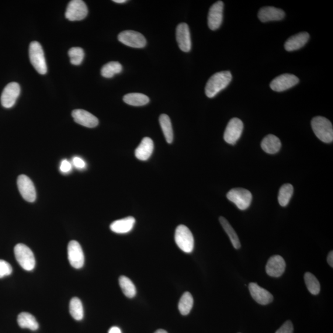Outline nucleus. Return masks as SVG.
I'll return each instance as SVG.
<instances>
[{
  "mask_svg": "<svg viewBox=\"0 0 333 333\" xmlns=\"http://www.w3.org/2000/svg\"><path fill=\"white\" fill-rule=\"evenodd\" d=\"M304 280L309 292L313 295H319L320 292V284L318 279L310 272L305 273Z\"/></svg>",
  "mask_w": 333,
  "mask_h": 333,
  "instance_id": "nucleus-33",
  "label": "nucleus"
},
{
  "mask_svg": "<svg viewBox=\"0 0 333 333\" xmlns=\"http://www.w3.org/2000/svg\"><path fill=\"white\" fill-rule=\"evenodd\" d=\"M194 300L191 294L186 292L182 295L179 303V310L183 316L190 314L193 307Z\"/></svg>",
  "mask_w": 333,
  "mask_h": 333,
  "instance_id": "nucleus-29",
  "label": "nucleus"
},
{
  "mask_svg": "<svg viewBox=\"0 0 333 333\" xmlns=\"http://www.w3.org/2000/svg\"><path fill=\"white\" fill-rule=\"evenodd\" d=\"M294 327L291 321H287L275 333H293Z\"/></svg>",
  "mask_w": 333,
  "mask_h": 333,
  "instance_id": "nucleus-36",
  "label": "nucleus"
},
{
  "mask_svg": "<svg viewBox=\"0 0 333 333\" xmlns=\"http://www.w3.org/2000/svg\"><path fill=\"white\" fill-rule=\"evenodd\" d=\"M122 65L119 62L111 61L107 63L101 69L102 76L105 78H112L116 74L121 73Z\"/></svg>",
  "mask_w": 333,
  "mask_h": 333,
  "instance_id": "nucleus-30",
  "label": "nucleus"
},
{
  "mask_svg": "<svg viewBox=\"0 0 333 333\" xmlns=\"http://www.w3.org/2000/svg\"><path fill=\"white\" fill-rule=\"evenodd\" d=\"M249 290L251 296L259 304L268 305L274 300V297L271 293L256 283L249 284Z\"/></svg>",
  "mask_w": 333,
  "mask_h": 333,
  "instance_id": "nucleus-18",
  "label": "nucleus"
},
{
  "mask_svg": "<svg viewBox=\"0 0 333 333\" xmlns=\"http://www.w3.org/2000/svg\"><path fill=\"white\" fill-rule=\"evenodd\" d=\"M232 79V75L229 71H221L210 78L207 82L205 93L207 97L214 98L219 92L229 85Z\"/></svg>",
  "mask_w": 333,
  "mask_h": 333,
  "instance_id": "nucleus-1",
  "label": "nucleus"
},
{
  "mask_svg": "<svg viewBox=\"0 0 333 333\" xmlns=\"http://www.w3.org/2000/svg\"><path fill=\"white\" fill-rule=\"evenodd\" d=\"M108 333H122V331L119 327L113 326L110 328Z\"/></svg>",
  "mask_w": 333,
  "mask_h": 333,
  "instance_id": "nucleus-40",
  "label": "nucleus"
},
{
  "mask_svg": "<svg viewBox=\"0 0 333 333\" xmlns=\"http://www.w3.org/2000/svg\"><path fill=\"white\" fill-rule=\"evenodd\" d=\"M160 123L166 142L169 144L172 143L173 140V132L169 117L166 115H161Z\"/></svg>",
  "mask_w": 333,
  "mask_h": 333,
  "instance_id": "nucleus-28",
  "label": "nucleus"
},
{
  "mask_svg": "<svg viewBox=\"0 0 333 333\" xmlns=\"http://www.w3.org/2000/svg\"><path fill=\"white\" fill-rule=\"evenodd\" d=\"M175 241L178 247L184 253H191L193 251L194 240L193 234L184 225H180L177 227Z\"/></svg>",
  "mask_w": 333,
  "mask_h": 333,
  "instance_id": "nucleus-4",
  "label": "nucleus"
},
{
  "mask_svg": "<svg viewBox=\"0 0 333 333\" xmlns=\"http://www.w3.org/2000/svg\"><path fill=\"white\" fill-rule=\"evenodd\" d=\"M74 121L84 127L95 128L99 124L97 117L93 115L88 111L83 109H76L72 113Z\"/></svg>",
  "mask_w": 333,
  "mask_h": 333,
  "instance_id": "nucleus-17",
  "label": "nucleus"
},
{
  "mask_svg": "<svg viewBox=\"0 0 333 333\" xmlns=\"http://www.w3.org/2000/svg\"><path fill=\"white\" fill-rule=\"evenodd\" d=\"M20 87L16 82H11L7 86L3 92L1 97L2 106L5 108L14 106L20 95Z\"/></svg>",
  "mask_w": 333,
  "mask_h": 333,
  "instance_id": "nucleus-13",
  "label": "nucleus"
},
{
  "mask_svg": "<svg viewBox=\"0 0 333 333\" xmlns=\"http://www.w3.org/2000/svg\"><path fill=\"white\" fill-rule=\"evenodd\" d=\"M299 82L295 75L290 74H282L275 78L271 83V88L273 91L281 92L292 88Z\"/></svg>",
  "mask_w": 333,
  "mask_h": 333,
  "instance_id": "nucleus-12",
  "label": "nucleus"
},
{
  "mask_svg": "<svg viewBox=\"0 0 333 333\" xmlns=\"http://www.w3.org/2000/svg\"><path fill=\"white\" fill-rule=\"evenodd\" d=\"M327 260H328V263L331 268H333V252L331 251L328 254V257H327Z\"/></svg>",
  "mask_w": 333,
  "mask_h": 333,
  "instance_id": "nucleus-39",
  "label": "nucleus"
},
{
  "mask_svg": "<svg viewBox=\"0 0 333 333\" xmlns=\"http://www.w3.org/2000/svg\"><path fill=\"white\" fill-rule=\"evenodd\" d=\"M13 272V269L10 263L5 260H0V278L10 275Z\"/></svg>",
  "mask_w": 333,
  "mask_h": 333,
  "instance_id": "nucleus-35",
  "label": "nucleus"
},
{
  "mask_svg": "<svg viewBox=\"0 0 333 333\" xmlns=\"http://www.w3.org/2000/svg\"><path fill=\"white\" fill-rule=\"evenodd\" d=\"M15 257L21 268L26 271H32L35 267L34 253L28 247L24 244H18L14 248Z\"/></svg>",
  "mask_w": 333,
  "mask_h": 333,
  "instance_id": "nucleus-5",
  "label": "nucleus"
},
{
  "mask_svg": "<svg viewBox=\"0 0 333 333\" xmlns=\"http://www.w3.org/2000/svg\"><path fill=\"white\" fill-rule=\"evenodd\" d=\"M88 8L82 0H73L66 9L65 17L70 21L82 20L88 14Z\"/></svg>",
  "mask_w": 333,
  "mask_h": 333,
  "instance_id": "nucleus-7",
  "label": "nucleus"
},
{
  "mask_svg": "<svg viewBox=\"0 0 333 333\" xmlns=\"http://www.w3.org/2000/svg\"><path fill=\"white\" fill-rule=\"evenodd\" d=\"M311 125L318 139L326 143L332 142V125L328 119L322 116L316 117L312 121Z\"/></svg>",
  "mask_w": 333,
  "mask_h": 333,
  "instance_id": "nucleus-2",
  "label": "nucleus"
},
{
  "mask_svg": "<svg viewBox=\"0 0 333 333\" xmlns=\"http://www.w3.org/2000/svg\"><path fill=\"white\" fill-rule=\"evenodd\" d=\"M286 262L283 257L278 255L272 256L266 265V272L272 277H280L285 271Z\"/></svg>",
  "mask_w": 333,
  "mask_h": 333,
  "instance_id": "nucleus-16",
  "label": "nucleus"
},
{
  "mask_svg": "<svg viewBox=\"0 0 333 333\" xmlns=\"http://www.w3.org/2000/svg\"><path fill=\"white\" fill-rule=\"evenodd\" d=\"M126 104L133 106H142L148 104L149 98L146 95L139 93H132L125 95L123 98Z\"/></svg>",
  "mask_w": 333,
  "mask_h": 333,
  "instance_id": "nucleus-25",
  "label": "nucleus"
},
{
  "mask_svg": "<svg viewBox=\"0 0 333 333\" xmlns=\"http://www.w3.org/2000/svg\"><path fill=\"white\" fill-rule=\"evenodd\" d=\"M73 169V165L70 161L67 160H64L61 161V165H60V170L63 173H70Z\"/></svg>",
  "mask_w": 333,
  "mask_h": 333,
  "instance_id": "nucleus-37",
  "label": "nucleus"
},
{
  "mask_svg": "<svg viewBox=\"0 0 333 333\" xmlns=\"http://www.w3.org/2000/svg\"><path fill=\"white\" fill-rule=\"evenodd\" d=\"M284 11L275 7H267L260 9L258 13V17L263 23L269 21L281 20L284 19Z\"/></svg>",
  "mask_w": 333,
  "mask_h": 333,
  "instance_id": "nucleus-19",
  "label": "nucleus"
},
{
  "mask_svg": "<svg viewBox=\"0 0 333 333\" xmlns=\"http://www.w3.org/2000/svg\"><path fill=\"white\" fill-rule=\"evenodd\" d=\"M68 259L72 267L77 269L83 268L85 262L83 252L79 242L71 241L68 247Z\"/></svg>",
  "mask_w": 333,
  "mask_h": 333,
  "instance_id": "nucleus-11",
  "label": "nucleus"
},
{
  "mask_svg": "<svg viewBox=\"0 0 333 333\" xmlns=\"http://www.w3.org/2000/svg\"><path fill=\"white\" fill-rule=\"evenodd\" d=\"M70 312L71 316L77 321L82 320L84 316L83 307L82 302L77 298L71 300Z\"/></svg>",
  "mask_w": 333,
  "mask_h": 333,
  "instance_id": "nucleus-32",
  "label": "nucleus"
},
{
  "mask_svg": "<svg viewBox=\"0 0 333 333\" xmlns=\"http://www.w3.org/2000/svg\"><path fill=\"white\" fill-rule=\"evenodd\" d=\"M219 221H220L222 227L226 231L227 235H229L233 247L236 249V250H238V249L241 248V243H240L239 239L235 230L233 229L232 226H231L229 221L226 218L220 217L219 218Z\"/></svg>",
  "mask_w": 333,
  "mask_h": 333,
  "instance_id": "nucleus-26",
  "label": "nucleus"
},
{
  "mask_svg": "<svg viewBox=\"0 0 333 333\" xmlns=\"http://www.w3.org/2000/svg\"><path fill=\"white\" fill-rule=\"evenodd\" d=\"M294 191V188L292 185L284 184L281 186L279 191L278 202L280 206L285 207L290 203V199H292Z\"/></svg>",
  "mask_w": 333,
  "mask_h": 333,
  "instance_id": "nucleus-31",
  "label": "nucleus"
},
{
  "mask_svg": "<svg viewBox=\"0 0 333 333\" xmlns=\"http://www.w3.org/2000/svg\"><path fill=\"white\" fill-rule=\"evenodd\" d=\"M68 55L70 56L72 64L79 65L82 64L84 56H85V53L81 48L74 47L69 51Z\"/></svg>",
  "mask_w": 333,
  "mask_h": 333,
  "instance_id": "nucleus-34",
  "label": "nucleus"
},
{
  "mask_svg": "<svg viewBox=\"0 0 333 333\" xmlns=\"http://www.w3.org/2000/svg\"><path fill=\"white\" fill-rule=\"evenodd\" d=\"M136 219L128 217L116 220L110 224V229L112 232L118 234H125L130 232L134 229Z\"/></svg>",
  "mask_w": 333,
  "mask_h": 333,
  "instance_id": "nucleus-22",
  "label": "nucleus"
},
{
  "mask_svg": "<svg viewBox=\"0 0 333 333\" xmlns=\"http://www.w3.org/2000/svg\"><path fill=\"white\" fill-rule=\"evenodd\" d=\"M17 184L24 199L29 203L34 202L37 197V193L34 183L29 177L25 175H19L17 178Z\"/></svg>",
  "mask_w": 333,
  "mask_h": 333,
  "instance_id": "nucleus-10",
  "label": "nucleus"
},
{
  "mask_svg": "<svg viewBox=\"0 0 333 333\" xmlns=\"http://www.w3.org/2000/svg\"><path fill=\"white\" fill-rule=\"evenodd\" d=\"M154 150V143L149 137H145L142 140L139 146L137 147L135 152L138 160L142 161L148 160L151 157Z\"/></svg>",
  "mask_w": 333,
  "mask_h": 333,
  "instance_id": "nucleus-21",
  "label": "nucleus"
},
{
  "mask_svg": "<svg viewBox=\"0 0 333 333\" xmlns=\"http://www.w3.org/2000/svg\"><path fill=\"white\" fill-rule=\"evenodd\" d=\"M118 40L125 46L135 49H142L146 45L145 37L140 33L134 31H125L120 33Z\"/></svg>",
  "mask_w": 333,
  "mask_h": 333,
  "instance_id": "nucleus-8",
  "label": "nucleus"
},
{
  "mask_svg": "<svg viewBox=\"0 0 333 333\" xmlns=\"http://www.w3.org/2000/svg\"><path fill=\"white\" fill-rule=\"evenodd\" d=\"M120 287L123 293L128 298H133L137 295V289L133 282L125 276H121L119 279Z\"/></svg>",
  "mask_w": 333,
  "mask_h": 333,
  "instance_id": "nucleus-27",
  "label": "nucleus"
},
{
  "mask_svg": "<svg viewBox=\"0 0 333 333\" xmlns=\"http://www.w3.org/2000/svg\"><path fill=\"white\" fill-rule=\"evenodd\" d=\"M73 164L75 167L79 170H82L86 167L85 162L82 158L77 157L73 159Z\"/></svg>",
  "mask_w": 333,
  "mask_h": 333,
  "instance_id": "nucleus-38",
  "label": "nucleus"
},
{
  "mask_svg": "<svg viewBox=\"0 0 333 333\" xmlns=\"http://www.w3.org/2000/svg\"><path fill=\"white\" fill-rule=\"evenodd\" d=\"M281 147L280 140L274 135H269L261 142V148L268 154H275L280 151Z\"/></svg>",
  "mask_w": 333,
  "mask_h": 333,
  "instance_id": "nucleus-23",
  "label": "nucleus"
},
{
  "mask_svg": "<svg viewBox=\"0 0 333 333\" xmlns=\"http://www.w3.org/2000/svg\"><path fill=\"white\" fill-rule=\"evenodd\" d=\"M154 333H168V332L166 331V330L160 329L157 330V331H156Z\"/></svg>",
  "mask_w": 333,
  "mask_h": 333,
  "instance_id": "nucleus-42",
  "label": "nucleus"
},
{
  "mask_svg": "<svg viewBox=\"0 0 333 333\" xmlns=\"http://www.w3.org/2000/svg\"><path fill=\"white\" fill-rule=\"evenodd\" d=\"M176 39L180 49L183 52H189L191 49L190 29L186 23H181L177 26Z\"/></svg>",
  "mask_w": 333,
  "mask_h": 333,
  "instance_id": "nucleus-14",
  "label": "nucleus"
},
{
  "mask_svg": "<svg viewBox=\"0 0 333 333\" xmlns=\"http://www.w3.org/2000/svg\"><path fill=\"white\" fill-rule=\"evenodd\" d=\"M17 323L20 328H28L35 331L39 328L37 320L31 314L28 313H20L17 317Z\"/></svg>",
  "mask_w": 333,
  "mask_h": 333,
  "instance_id": "nucleus-24",
  "label": "nucleus"
},
{
  "mask_svg": "<svg viewBox=\"0 0 333 333\" xmlns=\"http://www.w3.org/2000/svg\"><path fill=\"white\" fill-rule=\"evenodd\" d=\"M310 38V35L307 32H301L295 35L292 36L286 41L284 44V49L287 52L301 49L307 43Z\"/></svg>",
  "mask_w": 333,
  "mask_h": 333,
  "instance_id": "nucleus-20",
  "label": "nucleus"
},
{
  "mask_svg": "<svg viewBox=\"0 0 333 333\" xmlns=\"http://www.w3.org/2000/svg\"><path fill=\"white\" fill-rule=\"evenodd\" d=\"M113 2L117 3V4H124V3L127 2L126 0H114Z\"/></svg>",
  "mask_w": 333,
  "mask_h": 333,
  "instance_id": "nucleus-41",
  "label": "nucleus"
},
{
  "mask_svg": "<svg viewBox=\"0 0 333 333\" xmlns=\"http://www.w3.org/2000/svg\"><path fill=\"white\" fill-rule=\"evenodd\" d=\"M29 58L35 70L41 75L47 73V65L43 49L38 41H32L29 46Z\"/></svg>",
  "mask_w": 333,
  "mask_h": 333,
  "instance_id": "nucleus-3",
  "label": "nucleus"
},
{
  "mask_svg": "<svg viewBox=\"0 0 333 333\" xmlns=\"http://www.w3.org/2000/svg\"><path fill=\"white\" fill-rule=\"evenodd\" d=\"M227 197L231 202L233 203L240 210L244 211L250 206L253 196L247 189L237 188L229 191Z\"/></svg>",
  "mask_w": 333,
  "mask_h": 333,
  "instance_id": "nucleus-6",
  "label": "nucleus"
},
{
  "mask_svg": "<svg viewBox=\"0 0 333 333\" xmlns=\"http://www.w3.org/2000/svg\"><path fill=\"white\" fill-rule=\"evenodd\" d=\"M243 127V123L238 118H233L228 124L224 133V140L230 145H235L241 137Z\"/></svg>",
  "mask_w": 333,
  "mask_h": 333,
  "instance_id": "nucleus-9",
  "label": "nucleus"
},
{
  "mask_svg": "<svg viewBox=\"0 0 333 333\" xmlns=\"http://www.w3.org/2000/svg\"><path fill=\"white\" fill-rule=\"evenodd\" d=\"M224 3L218 1L210 8L208 14V26L212 31L220 28L223 20Z\"/></svg>",
  "mask_w": 333,
  "mask_h": 333,
  "instance_id": "nucleus-15",
  "label": "nucleus"
}]
</instances>
